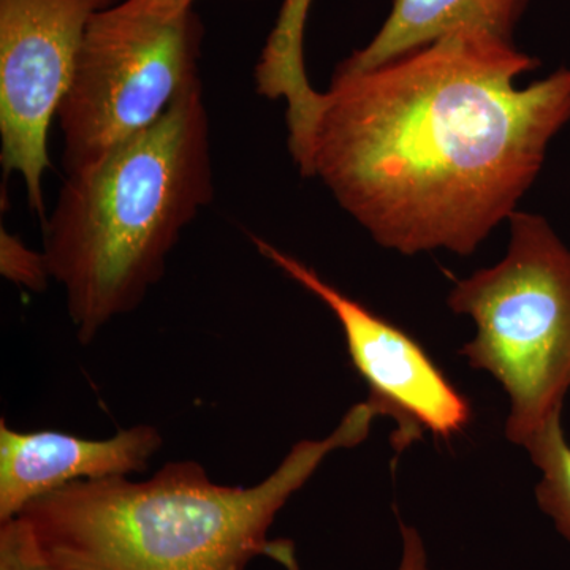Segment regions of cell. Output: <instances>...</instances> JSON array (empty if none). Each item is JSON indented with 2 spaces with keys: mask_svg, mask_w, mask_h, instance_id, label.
Here are the masks:
<instances>
[{
  "mask_svg": "<svg viewBox=\"0 0 570 570\" xmlns=\"http://www.w3.org/2000/svg\"><path fill=\"white\" fill-rule=\"evenodd\" d=\"M538 66L513 41L459 29L373 69H336L292 157L385 249L474 254L570 121L569 69L517 85Z\"/></svg>",
  "mask_w": 570,
  "mask_h": 570,
  "instance_id": "1",
  "label": "cell"
},
{
  "mask_svg": "<svg viewBox=\"0 0 570 570\" xmlns=\"http://www.w3.org/2000/svg\"><path fill=\"white\" fill-rule=\"evenodd\" d=\"M376 412L356 404L332 434L296 442L262 482L220 485L197 461L151 479L82 480L22 510L40 549L62 570H246L266 557L269 528L330 453L355 448Z\"/></svg>",
  "mask_w": 570,
  "mask_h": 570,
  "instance_id": "2",
  "label": "cell"
},
{
  "mask_svg": "<svg viewBox=\"0 0 570 570\" xmlns=\"http://www.w3.org/2000/svg\"><path fill=\"white\" fill-rule=\"evenodd\" d=\"M213 197L202 82L151 129L66 176L55 208L41 220L43 254L66 292L81 344L141 305L163 279L184 228Z\"/></svg>",
  "mask_w": 570,
  "mask_h": 570,
  "instance_id": "3",
  "label": "cell"
},
{
  "mask_svg": "<svg viewBox=\"0 0 570 570\" xmlns=\"http://www.w3.org/2000/svg\"><path fill=\"white\" fill-rule=\"evenodd\" d=\"M509 225L505 257L453 285L448 305L474 321L461 355L505 390V436L524 448L570 389V249L539 214L515 212Z\"/></svg>",
  "mask_w": 570,
  "mask_h": 570,
  "instance_id": "4",
  "label": "cell"
},
{
  "mask_svg": "<svg viewBox=\"0 0 570 570\" xmlns=\"http://www.w3.org/2000/svg\"><path fill=\"white\" fill-rule=\"evenodd\" d=\"M205 28L194 3L121 0L89 22L58 119L73 175L151 129L200 85Z\"/></svg>",
  "mask_w": 570,
  "mask_h": 570,
  "instance_id": "5",
  "label": "cell"
},
{
  "mask_svg": "<svg viewBox=\"0 0 570 570\" xmlns=\"http://www.w3.org/2000/svg\"><path fill=\"white\" fill-rule=\"evenodd\" d=\"M121 0H0V163L24 179L45 219L48 134L69 89L89 22Z\"/></svg>",
  "mask_w": 570,
  "mask_h": 570,
  "instance_id": "6",
  "label": "cell"
},
{
  "mask_svg": "<svg viewBox=\"0 0 570 570\" xmlns=\"http://www.w3.org/2000/svg\"><path fill=\"white\" fill-rule=\"evenodd\" d=\"M253 243L273 265L317 296L340 322L352 366L370 389L366 403L377 417L387 415L396 422L392 444L397 453L425 431L450 439L466 430L471 403L415 337L326 283L298 258L265 239L253 236Z\"/></svg>",
  "mask_w": 570,
  "mask_h": 570,
  "instance_id": "7",
  "label": "cell"
},
{
  "mask_svg": "<svg viewBox=\"0 0 570 570\" xmlns=\"http://www.w3.org/2000/svg\"><path fill=\"white\" fill-rule=\"evenodd\" d=\"M157 428L137 425L107 439L56 430L20 431L0 420V523L37 499L82 480L129 478L163 448Z\"/></svg>",
  "mask_w": 570,
  "mask_h": 570,
  "instance_id": "8",
  "label": "cell"
},
{
  "mask_svg": "<svg viewBox=\"0 0 570 570\" xmlns=\"http://www.w3.org/2000/svg\"><path fill=\"white\" fill-rule=\"evenodd\" d=\"M528 3L530 0H393L376 36L336 69H373L459 29H482L513 41Z\"/></svg>",
  "mask_w": 570,
  "mask_h": 570,
  "instance_id": "9",
  "label": "cell"
},
{
  "mask_svg": "<svg viewBox=\"0 0 570 570\" xmlns=\"http://www.w3.org/2000/svg\"><path fill=\"white\" fill-rule=\"evenodd\" d=\"M313 0H284L257 67L255 88L269 100L287 105L288 142L305 134L317 107L318 94L307 80L305 29Z\"/></svg>",
  "mask_w": 570,
  "mask_h": 570,
  "instance_id": "10",
  "label": "cell"
},
{
  "mask_svg": "<svg viewBox=\"0 0 570 570\" xmlns=\"http://www.w3.org/2000/svg\"><path fill=\"white\" fill-rule=\"evenodd\" d=\"M558 412L524 449L540 471L535 499L540 510L553 520L558 532L570 542V444Z\"/></svg>",
  "mask_w": 570,
  "mask_h": 570,
  "instance_id": "11",
  "label": "cell"
},
{
  "mask_svg": "<svg viewBox=\"0 0 570 570\" xmlns=\"http://www.w3.org/2000/svg\"><path fill=\"white\" fill-rule=\"evenodd\" d=\"M0 273L11 283L32 292L45 291L51 277L45 254L29 249L6 227L0 228Z\"/></svg>",
  "mask_w": 570,
  "mask_h": 570,
  "instance_id": "12",
  "label": "cell"
},
{
  "mask_svg": "<svg viewBox=\"0 0 570 570\" xmlns=\"http://www.w3.org/2000/svg\"><path fill=\"white\" fill-rule=\"evenodd\" d=\"M0 570H62L48 560L28 524L17 517L0 523Z\"/></svg>",
  "mask_w": 570,
  "mask_h": 570,
  "instance_id": "13",
  "label": "cell"
},
{
  "mask_svg": "<svg viewBox=\"0 0 570 570\" xmlns=\"http://www.w3.org/2000/svg\"><path fill=\"white\" fill-rule=\"evenodd\" d=\"M401 531V560L396 570H431L430 561H428V553L425 543H423L422 535L414 527H409L404 521L400 520ZM266 557L272 558L279 562L285 570H302L296 560V550L294 542L287 539H277L269 542Z\"/></svg>",
  "mask_w": 570,
  "mask_h": 570,
  "instance_id": "14",
  "label": "cell"
},
{
  "mask_svg": "<svg viewBox=\"0 0 570 570\" xmlns=\"http://www.w3.org/2000/svg\"><path fill=\"white\" fill-rule=\"evenodd\" d=\"M181 2L195 3V0H181Z\"/></svg>",
  "mask_w": 570,
  "mask_h": 570,
  "instance_id": "15",
  "label": "cell"
}]
</instances>
